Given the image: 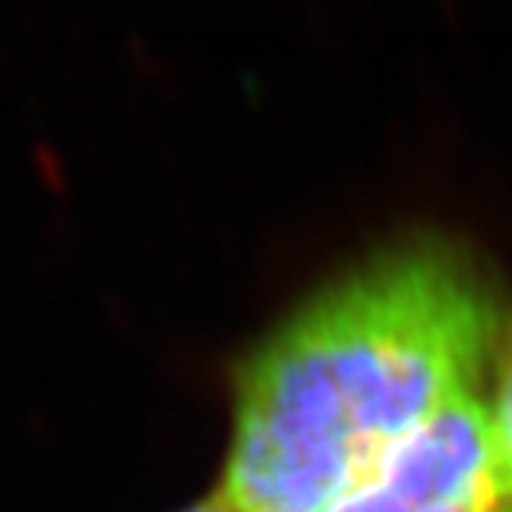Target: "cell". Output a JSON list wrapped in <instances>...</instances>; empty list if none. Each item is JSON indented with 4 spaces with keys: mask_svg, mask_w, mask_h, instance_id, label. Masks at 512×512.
<instances>
[{
    "mask_svg": "<svg viewBox=\"0 0 512 512\" xmlns=\"http://www.w3.org/2000/svg\"><path fill=\"white\" fill-rule=\"evenodd\" d=\"M327 512H512L479 392L435 414Z\"/></svg>",
    "mask_w": 512,
    "mask_h": 512,
    "instance_id": "7a4b0ae2",
    "label": "cell"
},
{
    "mask_svg": "<svg viewBox=\"0 0 512 512\" xmlns=\"http://www.w3.org/2000/svg\"><path fill=\"white\" fill-rule=\"evenodd\" d=\"M488 420H491L494 445L506 472V482L512 488V334L506 337L500 361H497V386L488 405Z\"/></svg>",
    "mask_w": 512,
    "mask_h": 512,
    "instance_id": "3957f363",
    "label": "cell"
},
{
    "mask_svg": "<svg viewBox=\"0 0 512 512\" xmlns=\"http://www.w3.org/2000/svg\"><path fill=\"white\" fill-rule=\"evenodd\" d=\"M186 512H232L223 500L219 497H213V500H207V503H198V506H192V509H186Z\"/></svg>",
    "mask_w": 512,
    "mask_h": 512,
    "instance_id": "277c9868",
    "label": "cell"
},
{
    "mask_svg": "<svg viewBox=\"0 0 512 512\" xmlns=\"http://www.w3.org/2000/svg\"><path fill=\"white\" fill-rule=\"evenodd\" d=\"M497 340V290L466 247L417 235L368 256L247 358L216 497L232 512H327L475 392Z\"/></svg>",
    "mask_w": 512,
    "mask_h": 512,
    "instance_id": "6da1fadb",
    "label": "cell"
}]
</instances>
